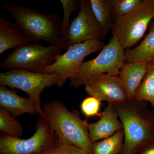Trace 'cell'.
Segmentation results:
<instances>
[{
	"label": "cell",
	"mask_w": 154,
	"mask_h": 154,
	"mask_svg": "<svg viewBox=\"0 0 154 154\" xmlns=\"http://www.w3.org/2000/svg\"><path fill=\"white\" fill-rule=\"evenodd\" d=\"M42 109L59 142L75 146L92 154L88 118L82 119L78 111H70L58 100L46 102Z\"/></svg>",
	"instance_id": "cell-1"
},
{
	"label": "cell",
	"mask_w": 154,
	"mask_h": 154,
	"mask_svg": "<svg viewBox=\"0 0 154 154\" xmlns=\"http://www.w3.org/2000/svg\"><path fill=\"white\" fill-rule=\"evenodd\" d=\"M143 102L134 99L113 105L124 131L122 154H133L154 138V114L149 113Z\"/></svg>",
	"instance_id": "cell-2"
},
{
	"label": "cell",
	"mask_w": 154,
	"mask_h": 154,
	"mask_svg": "<svg viewBox=\"0 0 154 154\" xmlns=\"http://www.w3.org/2000/svg\"><path fill=\"white\" fill-rule=\"evenodd\" d=\"M2 7L14 17L16 24L30 43L44 40L51 45L60 44L62 20L57 13L45 15L27 7L7 2L3 3Z\"/></svg>",
	"instance_id": "cell-3"
},
{
	"label": "cell",
	"mask_w": 154,
	"mask_h": 154,
	"mask_svg": "<svg viewBox=\"0 0 154 154\" xmlns=\"http://www.w3.org/2000/svg\"><path fill=\"white\" fill-rule=\"evenodd\" d=\"M125 51L117 39L112 36L96 58L83 63L69 79L70 86L77 89L94 77L103 74L118 75L125 63Z\"/></svg>",
	"instance_id": "cell-4"
},
{
	"label": "cell",
	"mask_w": 154,
	"mask_h": 154,
	"mask_svg": "<svg viewBox=\"0 0 154 154\" xmlns=\"http://www.w3.org/2000/svg\"><path fill=\"white\" fill-rule=\"evenodd\" d=\"M154 19V0H141L134 10L113 21L111 31L125 49L136 45Z\"/></svg>",
	"instance_id": "cell-5"
},
{
	"label": "cell",
	"mask_w": 154,
	"mask_h": 154,
	"mask_svg": "<svg viewBox=\"0 0 154 154\" xmlns=\"http://www.w3.org/2000/svg\"><path fill=\"white\" fill-rule=\"evenodd\" d=\"M60 44L45 46L38 43H28L14 49L0 66L6 69H23L36 72L51 65L60 55Z\"/></svg>",
	"instance_id": "cell-6"
},
{
	"label": "cell",
	"mask_w": 154,
	"mask_h": 154,
	"mask_svg": "<svg viewBox=\"0 0 154 154\" xmlns=\"http://www.w3.org/2000/svg\"><path fill=\"white\" fill-rule=\"evenodd\" d=\"M58 79V75L55 73L46 74L23 69H12L0 73V85L25 92L36 106L39 116L45 119L40 95L45 88L57 85Z\"/></svg>",
	"instance_id": "cell-7"
},
{
	"label": "cell",
	"mask_w": 154,
	"mask_h": 154,
	"mask_svg": "<svg viewBox=\"0 0 154 154\" xmlns=\"http://www.w3.org/2000/svg\"><path fill=\"white\" fill-rule=\"evenodd\" d=\"M34 134L22 139L2 132L0 154H41L58 141L55 133L46 119L39 116Z\"/></svg>",
	"instance_id": "cell-8"
},
{
	"label": "cell",
	"mask_w": 154,
	"mask_h": 154,
	"mask_svg": "<svg viewBox=\"0 0 154 154\" xmlns=\"http://www.w3.org/2000/svg\"><path fill=\"white\" fill-rule=\"evenodd\" d=\"M105 45L104 42L97 40H88L75 45L63 54H60L54 63L39 69L36 72L57 74L58 75L57 86L62 88L67 79L75 74L86 57L94 53L101 51Z\"/></svg>",
	"instance_id": "cell-9"
},
{
	"label": "cell",
	"mask_w": 154,
	"mask_h": 154,
	"mask_svg": "<svg viewBox=\"0 0 154 154\" xmlns=\"http://www.w3.org/2000/svg\"><path fill=\"white\" fill-rule=\"evenodd\" d=\"M80 10L71 22L65 36L61 39L63 50L91 40L103 41L107 35L97 21L91 8L90 0H80Z\"/></svg>",
	"instance_id": "cell-10"
},
{
	"label": "cell",
	"mask_w": 154,
	"mask_h": 154,
	"mask_svg": "<svg viewBox=\"0 0 154 154\" xmlns=\"http://www.w3.org/2000/svg\"><path fill=\"white\" fill-rule=\"evenodd\" d=\"M85 90L89 96L101 102L115 105L128 99L126 92L118 75L103 74L94 77L85 85Z\"/></svg>",
	"instance_id": "cell-11"
},
{
	"label": "cell",
	"mask_w": 154,
	"mask_h": 154,
	"mask_svg": "<svg viewBox=\"0 0 154 154\" xmlns=\"http://www.w3.org/2000/svg\"><path fill=\"white\" fill-rule=\"evenodd\" d=\"M123 129L114 105L108 104L101 113L100 119L89 123V133L92 144L113 135Z\"/></svg>",
	"instance_id": "cell-12"
},
{
	"label": "cell",
	"mask_w": 154,
	"mask_h": 154,
	"mask_svg": "<svg viewBox=\"0 0 154 154\" xmlns=\"http://www.w3.org/2000/svg\"><path fill=\"white\" fill-rule=\"evenodd\" d=\"M149 62H125L118 76L128 100L134 99L135 94L147 72Z\"/></svg>",
	"instance_id": "cell-13"
},
{
	"label": "cell",
	"mask_w": 154,
	"mask_h": 154,
	"mask_svg": "<svg viewBox=\"0 0 154 154\" xmlns=\"http://www.w3.org/2000/svg\"><path fill=\"white\" fill-rule=\"evenodd\" d=\"M0 105L14 117L24 113L38 114L36 106L29 97H21L16 91L2 85L0 86Z\"/></svg>",
	"instance_id": "cell-14"
},
{
	"label": "cell",
	"mask_w": 154,
	"mask_h": 154,
	"mask_svg": "<svg viewBox=\"0 0 154 154\" xmlns=\"http://www.w3.org/2000/svg\"><path fill=\"white\" fill-rule=\"evenodd\" d=\"M30 43L16 23L0 18V54Z\"/></svg>",
	"instance_id": "cell-15"
},
{
	"label": "cell",
	"mask_w": 154,
	"mask_h": 154,
	"mask_svg": "<svg viewBox=\"0 0 154 154\" xmlns=\"http://www.w3.org/2000/svg\"><path fill=\"white\" fill-rule=\"evenodd\" d=\"M149 29L148 33L140 44L134 48L125 50V62H150L154 61V19Z\"/></svg>",
	"instance_id": "cell-16"
},
{
	"label": "cell",
	"mask_w": 154,
	"mask_h": 154,
	"mask_svg": "<svg viewBox=\"0 0 154 154\" xmlns=\"http://www.w3.org/2000/svg\"><path fill=\"white\" fill-rule=\"evenodd\" d=\"M124 141V131L122 129L110 137L92 144V154L121 153Z\"/></svg>",
	"instance_id": "cell-17"
},
{
	"label": "cell",
	"mask_w": 154,
	"mask_h": 154,
	"mask_svg": "<svg viewBox=\"0 0 154 154\" xmlns=\"http://www.w3.org/2000/svg\"><path fill=\"white\" fill-rule=\"evenodd\" d=\"M90 2L94 15L107 35L111 30L113 23L112 0H90Z\"/></svg>",
	"instance_id": "cell-18"
},
{
	"label": "cell",
	"mask_w": 154,
	"mask_h": 154,
	"mask_svg": "<svg viewBox=\"0 0 154 154\" xmlns=\"http://www.w3.org/2000/svg\"><path fill=\"white\" fill-rule=\"evenodd\" d=\"M134 99L148 102L154 109V61L150 62L147 72L136 92Z\"/></svg>",
	"instance_id": "cell-19"
},
{
	"label": "cell",
	"mask_w": 154,
	"mask_h": 154,
	"mask_svg": "<svg viewBox=\"0 0 154 154\" xmlns=\"http://www.w3.org/2000/svg\"><path fill=\"white\" fill-rule=\"evenodd\" d=\"M0 130L6 134L17 138H19L23 133L20 122L2 107H0Z\"/></svg>",
	"instance_id": "cell-20"
},
{
	"label": "cell",
	"mask_w": 154,
	"mask_h": 154,
	"mask_svg": "<svg viewBox=\"0 0 154 154\" xmlns=\"http://www.w3.org/2000/svg\"><path fill=\"white\" fill-rule=\"evenodd\" d=\"M63 10V17L62 20L60 30L61 38L65 36L70 25L72 14L79 7V1L77 0H60Z\"/></svg>",
	"instance_id": "cell-21"
},
{
	"label": "cell",
	"mask_w": 154,
	"mask_h": 154,
	"mask_svg": "<svg viewBox=\"0 0 154 154\" xmlns=\"http://www.w3.org/2000/svg\"><path fill=\"white\" fill-rule=\"evenodd\" d=\"M141 2V0H112V14L113 21L128 14Z\"/></svg>",
	"instance_id": "cell-22"
},
{
	"label": "cell",
	"mask_w": 154,
	"mask_h": 154,
	"mask_svg": "<svg viewBox=\"0 0 154 154\" xmlns=\"http://www.w3.org/2000/svg\"><path fill=\"white\" fill-rule=\"evenodd\" d=\"M102 102L92 96L86 97L81 104V109L83 114L87 118L92 116H98L100 117V106Z\"/></svg>",
	"instance_id": "cell-23"
},
{
	"label": "cell",
	"mask_w": 154,
	"mask_h": 154,
	"mask_svg": "<svg viewBox=\"0 0 154 154\" xmlns=\"http://www.w3.org/2000/svg\"><path fill=\"white\" fill-rule=\"evenodd\" d=\"M41 154H91L82 149L72 145L64 144L58 141Z\"/></svg>",
	"instance_id": "cell-24"
},
{
	"label": "cell",
	"mask_w": 154,
	"mask_h": 154,
	"mask_svg": "<svg viewBox=\"0 0 154 154\" xmlns=\"http://www.w3.org/2000/svg\"><path fill=\"white\" fill-rule=\"evenodd\" d=\"M133 154H154V138L140 147Z\"/></svg>",
	"instance_id": "cell-25"
},
{
	"label": "cell",
	"mask_w": 154,
	"mask_h": 154,
	"mask_svg": "<svg viewBox=\"0 0 154 154\" xmlns=\"http://www.w3.org/2000/svg\"><path fill=\"white\" fill-rule=\"evenodd\" d=\"M122 154V153H120V154Z\"/></svg>",
	"instance_id": "cell-26"
},
{
	"label": "cell",
	"mask_w": 154,
	"mask_h": 154,
	"mask_svg": "<svg viewBox=\"0 0 154 154\" xmlns=\"http://www.w3.org/2000/svg\"></svg>",
	"instance_id": "cell-27"
}]
</instances>
